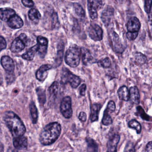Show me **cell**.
<instances>
[{
    "label": "cell",
    "mask_w": 152,
    "mask_h": 152,
    "mask_svg": "<svg viewBox=\"0 0 152 152\" xmlns=\"http://www.w3.org/2000/svg\"><path fill=\"white\" fill-rule=\"evenodd\" d=\"M14 147L18 150H25L27 148L28 140L26 137H14L13 139Z\"/></svg>",
    "instance_id": "obj_11"
},
{
    "label": "cell",
    "mask_w": 152,
    "mask_h": 152,
    "mask_svg": "<svg viewBox=\"0 0 152 152\" xmlns=\"http://www.w3.org/2000/svg\"><path fill=\"white\" fill-rule=\"evenodd\" d=\"M113 46L116 51H121L122 50V45L120 41L118 35L115 32H113L110 36Z\"/></svg>",
    "instance_id": "obj_19"
},
{
    "label": "cell",
    "mask_w": 152,
    "mask_h": 152,
    "mask_svg": "<svg viewBox=\"0 0 152 152\" xmlns=\"http://www.w3.org/2000/svg\"><path fill=\"white\" fill-rule=\"evenodd\" d=\"M36 91L39 103L42 104H44L46 101V96L44 90L41 87H38Z\"/></svg>",
    "instance_id": "obj_26"
},
{
    "label": "cell",
    "mask_w": 152,
    "mask_h": 152,
    "mask_svg": "<svg viewBox=\"0 0 152 152\" xmlns=\"http://www.w3.org/2000/svg\"><path fill=\"white\" fill-rule=\"evenodd\" d=\"M79 119L81 121L85 122L86 120L87 115L86 113L84 112H80L79 115Z\"/></svg>",
    "instance_id": "obj_44"
},
{
    "label": "cell",
    "mask_w": 152,
    "mask_h": 152,
    "mask_svg": "<svg viewBox=\"0 0 152 152\" xmlns=\"http://www.w3.org/2000/svg\"><path fill=\"white\" fill-rule=\"evenodd\" d=\"M61 79L64 83H69L73 88H76L80 84L81 80L77 76L74 75L67 69H64L62 74Z\"/></svg>",
    "instance_id": "obj_4"
},
{
    "label": "cell",
    "mask_w": 152,
    "mask_h": 152,
    "mask_svg": "<svg viewBox=\"0 0 152 152\" xmlns=\"http://www.w3.org/2000/svg\"><path fill=\"white\" fill-rule=\"evenodd\" d=\"M88 35L90 38L94 41H101L103 37L102 29L97 24H93L89 27Z\"/></svg>",
    "instance_id": "obj_7"
},
{
    "label": "cell",
    "mask_w": 152,
    "mask_h": 152,
    "mask_svg": "<svg viewBox=\"0 0 152 152\" xmlns=\"http://www.w3.org/2000/svg\"><path fill=\"white\" fill-rule=\"evenodd\" d=\"M1 64L5 71L8 73H13L14 70V62L12 59L8 56H3L1 59Z\"/></svg>",
    "instance_id": "obj_8"
},
{
    "label": "cell",
    "mask_w": 152,
    "mask_h": 152,
    "mask_svg": "<svg viewBox=\"0 0 152 152\" xmlns=\"http://www.w3.org/2000/svg\"><path fill=\"white\" fill-rule=\"evenodd\" d=\"M100 104H93L91 108V114H90V120L92 122L97 121L98 119V115L99 112L101 108Z\"/></svg>",
    "instance_id": "obj_20"
},
{
    "label": "cell",
    "mask_w": 152,
    "mask_h": 152,
    "mask_svg": "<svg viewBox=\"0 0 152 152\" xmlns=\"http://www.w3.org/2000/svg\"><path fill=\"white\" fill-rule=\"evenodd\" d=\"M15 76L13 73H8L6 75V80L7 83L9 84L12 83L15 80Z\"/></svg>",
    "instance_id": "obj_38"
},
{
    "label": "cell",
    "mask_w": 152,
    "mask_h": 152,
    "mask_svg": "<svg viewBox=\"0 0 152 152\" xmlns=\"http://www.w3.org/2000/svg\"><path fill=\"white\" fill-rule=\"evenodd\" d=\"M37 41L38 44L41 47H47L48 41L47 38L45 37L39 36L37 37Z\"/></svg>",
    "instance_id": "obj_34"
},
{
    "label": "cell",
    "mask_w": 152,
    "mask_h": 152,
    "mask_svg": "<svg viewBox=\"0 0 152 152\" xmlns=\"http://www.w3.org/2000/svg\"><path fill=\"white\" fill-rule=\"evenodd\" d=\"M60 111L64 117L69 119L73 115L72 109V101L69 96H66L61 101L60 105Z\"/></svg>",
    "instance_id": "obj_5"
},
{
    "label": "cell",
    "mask_w": 152,
    "mask_h": 152,
    "mask_svg": "<svg viewBox=\"0 0 152 152\" xmlns=\"http://www.w3.org/2000/svg\"><path fill=\"white\" fill-rule=\"evenodd\" d=\"M88 146L87 152H98V146L97 144L93 139L88 138L86 140Z\"/></svg>",
    "instance_id": "obj_25"
},
{
    "label": "cell",
    "mask_w": 152,
    "mask_h": 152,
    "mask_svg": "<svg viewBox=\"0 0 152 152\" xmlns=\"http://www.w3.org/2000/svg\"><path fill=\"white\" fill-rule=\"evenodd\" d=\"M3 82V79L2 78L1 76H0V85Z\"/></svg>",
    "instance_id": "obj_47"
},
{
    "label": "cell",
    "mask_w": 152,
    "mask_h": 152,
    "mask_svg": "<svg viewBox=\"0 0 152 152\" xmlns=\"http://www.w3.org/2000/svg\"><path fill=\"white\" fill-rule=\"evenodd\" d=\"M28 16L32 21L37 23L41 18V15L38 10L32 8L28 12Z\"/></svg>",
    "instance_id": "obj_24"
},
{
    "label": "cell",
    "mask_w": 152,
    "mask_h": 152,
    "mask_svg": "<svg viewBox=\"0 0 152 152\" xmlns=\"http://www.w3.org/2000/svg\"><path fill=\"white\" fill-rule=\"evenodd\" d=\"M59 84L57 81H55L53 83L49 88V93L51 96H54L56 95L58 90Z\"/></svg>",
    "instance_id": "obj_31"
},
{
    "label": "cell",
    "mask_w": 152,
    "mask_h": 152,
    "mask_svg": "<svg viewBox=\"0 0 152 152\" xmlns=\"http://www.w3.org/2000/svg\"><path fill=\"white\" fill-rule=\"evenodd\" d=\"M135 59L136 62L141 65H142L145 63L146 61V56L141 53H136L135 54Z\"/></svg>",
    "instance_id": "obj_30"
},
{
    "label": "cell",
    "mask_w": 152,
    "mask_h": 152,
    "mask_svg": "<svg viewBox=\"0 0 152 152\" xmlns=\"http://www.w3.org/2000/svg\"><path fill=\"white\" fill-rule=\"evenodd\" d=\"M120 137L118 134H115L110 138L107 144L106 152H117V148L119 142Z\"/></svg>",
    "instance_id": "obj_12"
},
{
    "label": "cell",
    "mask_w": 152,
    "mask_h": 152,
    "mask_svg": "<svg viewBox=\"0 0 152 152\" xmlns=\"http://www.w3.org/2000/svg\"><path fill=\"white\" fill-rule=\"evenodd\" d=\"M86 85L85 84H83L80 87V94L82 96H84L86 95Z\"/></svg>",
    "instance_id": "obj_43"
},
{
    "label": "cell",
    "mask_w": 152,
    "mask_h": 152,
    "mask_svg": "<svg viewBox=\"0 0 152 152\" xmlns=\"http://www.w3.org/2000/svg\"><path fill=\"white\" fill-rule=\"evenodd\" d=\"M15 11L11 8H5L0 9V19L3 21L8 22L9 20L15 14Z\"/></svg>",
    "instance_id": "obj_13"
},
{
    "label": "cell",
    "mask_w": 152,
    "mask_h": 152,
    "mask_svg": "<svg viewBox=\"0 0 152 152\" xmlns=\"http://www.w3.org/2000/svg\"><path fill=\"white\" fill-rule=\"evenodd\" d=\"M135 150L133 144L129 143L127 145L125 148V152H135Z\"/></svg>",
    "instance_id": "obj_40"
},
{
    "label": "cell",
    "mask_w": 152,
    "mask_h": 152,
    "mask_svg": "<svg viewBox=\"0 0 152 152\" xmlns=\"http://www.w3.org/2000/svg\"><path fill=\"white\" fill-rule=\"evenodd\" d=\"M22 1V4L24 6H26V7H32L34 6V1H29V0H23L21 1Z\"/></svg>",
    "instance_id": "obj_42"
},
{
    "label": "cell",
    "mask_w": 152,
    "mask_h": 152,
    "mask_svg": "<svg viewBox=\"0 0 152 152\" xmlns=\"http://www.w3.org/2000/svg\"><path fill=\"white\" fill-rule=\"evenodd\" d=\"M52 67L50 64L43 65L39 68L36 73V76L39 81L42 82L45 80L48 75L47 71L52 68Z\"/></svg>",
    "instance_id": "obj_9"
},
{
    "label": "cell",
    "mask_w": 152,
    "mask_h": 152,
    "mask_svg": "<svg viewBox=\"0 0 152 152\" xmlns=\"http://www.w3.org/2000/svg\"><path fill=\"white\" fill-rule=\"evenodd\" d=\"M152 6V1H145V10L147 13L151 12Z\"/></svg>",
    "instance_id": "obj_37"
},
{
    "label": "cell",
    "mask_w": 152,
    "mask_h": 152,
    "mask_svg": "<svg viewBox=\"0 0 152 152\" xmlns=\"http://www.w3.org/2000/svg\"><path fill=\"white\" fill-rule=\"evenodd\" d=\"M3 120L13 137L23 136L26 133L25 125L19 117L11 111L4 113Z\"/></svg>",
    "instance_id": "obj_1"
},
{
    "label": "cell",
    "mask_w": 152,
    "mask_h": 152,
    "mask_svg": "<svg viewBox=\"0 0 152 152\" xmlns=\"http://www.w3.org/2000/svg\"><path fill=\"white\" fill-rule=\"evenodd\" d=\"M102 1H88V9L89 16L92 19H95L97 17V10L102 8Z\"/></svg>",
    "instance_id": "obj_6"
},
{
    "label": "cell",
    "mask_w": 152,
    "mask_h": 152,
    "mask_svg": "<svg viewBox=\"0 0 152 152\" xmlns=\"http://www.w3.org/2000/svg\"><path fill=\"white\" fill-rule=\"evenodd\" d=\"M128 126L130 128L134 129L136 130L137 134H140L142 131L141 124L136 120H132L128 123Z\"/></svg>",
    "instance_id": "obj_27"
},
{
    "label": "cell",
    "mask_w": 152,
    "mask_h": 152,
    "mask_svg": "<svg viewBox=\"0 0 152 152\" xmlns=\"http://www.w3.org/2000/svg\"><path fill=\"white\" fill-rule=\"evenodd\" d=\"M19 38H20L21 40H22L23 42H24L25 44H26L28 42V38L27 37L26 35L25 34H21V35H20L19 36Z\"/></svg>",
    "instance_id": "obj_46"
},
{
    "label": "cell",
    "mask_w": 152,
    "mask_h": 152,
    "mask_svg": "<svg viewBox=\"0 0 152 152\" xmlns=\"http://www.w3.org/2000/svg\"><path fill=\"white\" fill-rule=\"evenodd\" d=\"M23 20L17 15H15L12 17L8 21V25L12 29H19L23 26Z\"/></svg>",
    "instance_id": "obj_16"
},
{
    "label": "cell",
    "mask_w": 152,
    "mask_h": 152,
    "mask_svg": "<svg viewBox=\"0 0 152 152\" xmlns=\"http://www.w3.org/2000/svg\"><path fill=\"white\" fill-rule=\"evenodd\" d=\"M74 9L76 14L79 17L84 18L85 16V12L82 6L78 3L74 4Z\"/></svg>",
    "instance_id": "obj_29"
},
{
    "label": "cell",
    "mask_w": 152,
    "mask_h": 152,
    "mask_svg": "<svg viewBox=\"0 0 152 152\" xmlns=\"http://www.w3.org/2000/svg\"><path fill=\"white\" fill-rule=\"evenodd\" d=\"M145 152H152V142L147 144L145 148Z\"/></svg>",
    "instance_id": "obj_45"
},
{
    "label": "cell",
    "mask_w": 152,
    "mask_h": 152,
    "mask_svg": "<svg viewBox=\"0 0 152 152\" xmlns=\"http://www.w3.org/2000/svg\"><path fill=\"white\" fill-rule=\"evenodd\" d=\"M61 131V126L58 122L48 124L45 127L40 134V142L44 145L52 144L58 139Z\"/></svg>",
    "instance_id": "obj_2"
},
{
    "label": "cell",
    "mask_w": 152,
    "mask_h": 152,
    "mask_svg": "<svg viewBox=\"0 0 152 152\" xmlns=\"http://www.w3.org/2000/svg\"><path fill=\"white\" fill-rule=\"evenodd\" d=\"M26 44L20 38L18 37L13 40L11 46L10 50L13 53H18L25 48Z\"/></svg>",
    "instance_id": "obj_17"
},
{
    "label": "cell",
    "mask_w": 152,
    "mask_h": 152,
    "mask_svg": "<svg viewBox=\"0 0 152 152\" xmlns=\"http://www.w3.org/2000/svg\"><path fill=\"white\" fill-rule=\"evenodd\" d=\"M6 46L7 44L5 39L3 37L0 36V51L5 49Z\"/></svg>",
    "instance_id": "obj_41"
},
{
    "label": "cell",
    "mask_w": 152,
    "mask_h": 152,
    "mask_svg": "<svg viewBox=\"0 0 152 152\" xmlns=\"http://www.w3.org/2000/svg\"><path fill=\"white\" fill-rule=\"evenodd\" d=\"M102 123L104 125L106 126H109L113 123L112 119L110 116V114L105 111L104 113Z\"/></svg>",
    "instance_id": "obj_32"
},
{
    "label": "cell",
    "mask_w": 152,
    "mask_h": 152,
    "mask_svg": "<svg viewBox=\"0 0 152 152\" xmlns=\"http://www.w3.org/2000/svg\"><path fill=\"white\" fill-rule=\"evenodd\" d=\"M119 98L121 100L127 101L129 100V91L126 86L121 87L118 91Z\"/></svg>",
    "instance_id": "obj_21"
},
{
    "label": "cell",
    "mask_w": 152,
    "mask_h": 152,
    "mask_svg": "<svg viewBox=\"0 0 152 152\" xmlns=\"http://www.w3.org/2000/svg\"><path fill=\"white\" fill-rule=\"evenodd\" d=\"M63 50L61 49V50H59L58 51V54H57V58L56 60V65H57V67L59 66L61 64L62 61V58H63Z\"/></svg>",
    "instance_id": "obj_36"
},
{
    "label": "cell",
    "mask_w": 152,
    "mask_h": 152,
    "mask_svg": "<svg viewBox=\"0 0 152 152\" xmlns=\"http://www.w3.org/2000/svg\"><path fill=\"white\" fill-rule=\"evenodd\" d=\"M137 112L141 117L144 120H150V117L145 112L143 109L141 107V106H138L137 108Z\"/></svg>",
    "instance_id": "obj_33"
},
{
    "label": "cell",
    "mask_w": 152,
    "mask_h": 152,
    "mask_svg": "<svg viewBox=\"0 0 152 152\" xmlns=\"http://www.w3.org/2000/svg\"><path fill=\"white\" fill-rule=\"evenodd\" d=\"M138 35V32H128L126 34V37L129 40H134L137 38Z\"/></svg>",
    "instance_id": "obj_39"
},
{
    "label": "cell",
    "mask_w": 152,
    "mask_h": 152,
    "mask_svg": "<svg viewBox=\"0 0 152 152\" xmlns=\"http://www.w3.org/2000/svg\"><path fill=\"white\" fill-rule=\"evenodd\" d=\"M98 64L100 67L104 68H110L111 66V62L108 57L101 59L98 62Z\"/></svg>",
    "instance_id": "obj_28"
},
{
    "label": "cell",
    "mask_w": 152,
    "mask_h": 152,
    "mask_svg": "<svg viewBox=\"0 0 152 152\" xmlns=\"http://www.w3.org/2000/svg\"><path fill=\"white\" fill-rule=\"evenodd\" d=\"M39 47L40 46L38 44L35 45L33 47H31L30 49H28L25 53L22 54L21 57L23 59H25L27 60H32L34 59L36 53L39 51Z\"/></svg>",
    "instance_id": "obj_18"
},
{
    "label": "cell",
    "mask_w": 152,
    "mask_h": 152,
    "mask_svg": "<svg viewBox=\"0 0 152 152\" xmlns=\"http://www.w3.org/2000/svg\"><path fill=\"white\" fill-rule=\"evenodd\" d=\"M82 61L85 65H88L93 60V57L89 51L85 48H82L80 50Z\"/></svg>",
    "instance_id": "obj_22"
},
{
    "label": "cell",
    "mask_w": 152,
    "mask_h": 152,
    "mask_svg": "<svg viewBox=\"0 0 152 152\" xmlns=\"http://www.w3.org/2000/svg\"></svg>",
    "instance_id": "obj_48"
},
{
    "label": "cell",
    "mask_w": 152,
    "mask_h": 152,
    "mask_svg": "<svg viewBox=\"0 0 152 152\" xmlns=\"http://www.w3.org/2000/svg\"><path fill=\"white\" fill-rule=\"evenodd\" d=\"M115 109H116V105H115V103L113 101H110L108 104L107 108L104 111L108 112L110 114L115 111Z\"/></svg>",
    "instance_id": "obj_35"
},
{
    "label": "cell",
    "mask_w": 152,
    "mask_h": 152,
    "mask_svg": "<svg viewBox=\"0 0 152 152\" xmlns=\"http://www.w3.org/2000/svg\"><path fill=\"white\" fill-rule=\"evenodd\" d=\"M81 51L77 46H70L66 52L65 61L68 65L76 68L79 64Z\"/></svg>",
    "instance_id": "obj_3"
},
{
    "label": "cell",
    "mask_w": 152,
    "mask_h": 152,
    "mask_svg": "<svg viewBox=\"0 0 152 152\" xmlns=\"http://www.w3.org/2000/svg\"><path fill=\"white\" fill-rule=\"evenodd\" d=\"M141 27V23L136 17H132L129 20L127 24L128 32H138Z\"/></svg>",
    "instance_id": "obj_10"
},
{
    "label": "cell",
    "mask_w": 152,
    "mask_h": 152,
    "mask_svg": "<svg viewBox=\"0 0 152 152\" xmlns=\"http://www.w3.org/2000/svg\"><path fill=\"white\" fill-rule=\"evenodd\" d=\"M114 10L112 7L107 6L104 10L102 13L101 18L103 23L105 25H108L110 23L112 17L113 16Z\"/></svg>",
    "instance_id": "obj_15"
},
{
    "label": "cell",
    "mask_w": 152,
    "mask_h": 152,
    "mask_svg": "<svg viewBox=\"0 0 152 152\" xmlns=\"http://www.w3.org/2000/svg\"><path fill=\"white\" fill-rule=\"evenodd\" d=\"M129 100L132 103L138 104L140 103V96L139 90L137 87H131L129 90Z\"/></svg>",
    "instance_id": "obj_14"
},
{
    "label": "cell",
    "mask_w": 152,
    "mask_h": 152,
    "mask_svg": "<svg viewBox=\"0 0 152 152\" xmlns=\"http://www.w3.org/2000/svg\"><path fill=\"white\" fill-rule=\"evenodd\" d=\"M29 109H30L32 122L33 124H36L38 120V113L37 108L34 102H32L30 103L29 105Z\"/></svg>",
    "instance_id": "obj_23"
}]
</instances>
